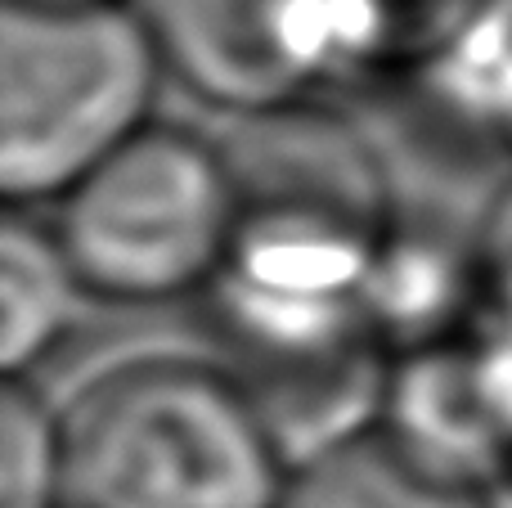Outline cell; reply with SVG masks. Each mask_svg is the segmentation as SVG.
Segmentation results:
<instances>
[{
    "mask_svg": "<svg viewBox=\"0 0 512 508\" xmlns=\"http://www.w3.org/2000/svg\"><path fill=\"white\" fill-rule=\"evenodd\" d=\"M63 508H283L288 464L216 360L131 356L59 410Z\"/></svg>",
    "mask_w": 512,
    "mask_h": 508,
    "instance_id": "1",
    "label": "cell"
},
{
    "mask_svg": "<svg viewBox=\"0 0 512 508\" xmlns=\"http://www.w3.org/2000/svg\"><path fill=\"white\" fill-rule=\"evenodd\" d=\"M162 72L135 0H5L0 189L9 203H59L153 126Z\"/></svg>",
    "mask_w": 512,
    "mask_h": 508,
    "instance_id": "2",
    "label": "cell"
},
{
    "mask_svg": "<svg viewBox=\"0 0 512 508\" xmlns=\"http://www.w3.org/2000/svg\"><path fill=\"white\" fill-rule=\"evenodd\" d=\"M50 230L81 288L108 302H171L212 288L239 230L216 140L144 126L59 198Z\"/></svg>",
    "mask_w": 512,
    "mask_h": 508,
    "instance_id": "3",
    "label": "cell"
},
{
    "mask_svg": "<svg viewBox=\"0 0 512 508\" xmlns=\"http://www.w3.org/2000/svg\"><path fill=\"white\" fill-rule=\"evenodd\" d=\"M162 68L234 117L301 104L337 72L391 54L369 0H135Z\"/></svg>",
    "mask_w": 512,
    "mask_h": 508,
    "instance_id": "4",
    "label": "cell"
},
{
    "mask_svg": "<svg viewBox=\"0 0 512 508\" xmlns=\"http://www.w3.org/2000/svg\"><path fill=\"white\" fill-rule=\"evenodd\" d=\"M234 144H221L239 212H315L364 230H391V194L360 131L306 104L243 117Z\"/></svg>",
    "mask_w": 512,
    "mask_h": 508,
    "instance_id": "5",
    "label": "cell"
},
{
    "mask_svg": "<svg viewBox=\"0 0 512 508\" xmlns=\"http://www.w3.org/2000/svg\"><path fill=\"white\" fill-rule=\"evenodd\" d=\"M378 428L427 473L454 486L512 495V446L481 369V342H432L391 356Z\"/></svg>",
    "mask_w": 512,
    "mask_h": 508,
    "instance_id": "6",
    "label": "cell"
},
{
    "mask_svg": "<svg viewBox=\"0 0 512 508\" xmlns=\"http://www.w3.org/2000/svg\"><path fill=\"white\" fill-rule=\"evenodd\" d=\"M472 293H481L477 248L459 252L432 234L396 230L391 221L364 284V320L391 356H405L450 338L454 315Z\"/></svg>",
    "mask_w": 512,
    "mask_h": 508,
    "instance_id": "7",
    "label": "cell"
},
{
    "mask_svg": "<svg viewBox=\"0 0 512 508\" xmlns=\"http://www.w3.org/2000/svg\"><path fill=\"white\" fill-rule=\"evenodd\" d=\"M81 279L50 225H36L23 207L0 230V365L5 378L36 369L68 333L81 302Z\"/></svg>",
    "mask_w": 512,
    "mask_h": 508,
    "instance_id": "8",
    "label": "cell"
},
{
    "mask_svg": "<svg viewBox=\"0 0 512 508\" xmlns=\"http://www.w3.org/2000/svg\"><path fill=\"white\" fill-rule=\"evenodd\" d=\"M283 508H508V500L427 473L373 428L288 473Z\"/></svg>",
    "mask_w": 512,
    "mask_h": 508,
    "instance_id": "9",
    "label": "cell"
},
{
    "mask_svg": "<svg viewBox=\"0 0 512 508\" xmlns=\"http://www.w3.org/2000/svg\"><path fill=\"white\" fill-rule=\"evenodd\" d=\"M68 455L63 419L23 378H5L0 392V508H63Z\"/></svg>",
    "mask_w": 512,
    "mask_h": 508,
    "instance_id": "10",
    "label": "cell"
},
{
    "mask_svg": "<svg viewBox=\"0 0 512 508\" xmlns=\"http://www.w3.org/2000/svg\"><path fill=\"white\" fill-rule=\"evenodd\" d=\"M477 279H481V302L490 306V329L512 333V185L481 216Z\"/></svg>",
    "mask_w": 512,
    "mask_h": 508,
    "instance_id": "11",
    "label": "cell"
},
{
    "mask_svg": "<svg viewBox=\"0 0 512 508\" xmlns=\"http://www.w3.org/2000/svg\"><path fill=\"white\" fill-rule=\"evenodd\" d=\"M481 369H486V387H490V401H495L499 428H504L512 446V333L508 329H490L481 338Z\"/></svg>",
    "mask_w": 512,
    "mask_h": 508,
    "instance_id": "12",
    "label": "cell"
},
{
    "mask_svg": "<svg viewBox=\"0 0 512 508\" xmlns=\"http://www.w3.org/2000/svg\"><path fill=\"white\" fill-rule=\"evenodd\" d=\"M486 5H495V9H504V14H512V0H486Z\"/></svg>",
    "mask_w": 512,
    "mask_h": 508,
    "instance_id": "13",
    "label": "cell"
},
{
    "mask_svg": "<svg viewBox=\"0 0 512 508\" xmlns=\"http://www.w3.org/2000/svg\"><path fill=\"white\" fill-rule=\"evenodd\" d=\"M508 135H512V122H508Z\"/></svg>",
    "mask_w": 512,
    "mask_h": 508,
    "instance_id": "14",
    "label": "cell"
},
{
    "mask_svg": "<svg viewBox=\"0 0 512 508\" xmlns=\"http://www.w3.org/2000/svg\"><path fill=\"white\" fill-rule=\"evenodd\" d=\"M508 508H512V500H508Z\"/></svg>",
    "mask_w": 512,
    "mask_h": 508,
    "instance_id": "15",
    "label": "cell"
}]
</instances>
